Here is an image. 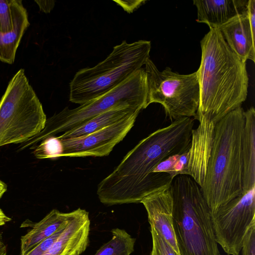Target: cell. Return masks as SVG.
Here are the masks:
<instances>
[{"instance_id":"19","label":"cell","mask_w":255,"mask_h":255,"mask_svg":"<svg viewBox=\"0 0 255 255\" xmlns=\"http://www.w3.org/2000/svg\"><path fill=\"white\" fill-rule=\"evenodd\" d=\"M143 110L139 106L127 103L117 104L107 111L83 123L78 127L57 136L59 138L78 137L98 131L125 118Z\"/></svg>"},{"instance_id":"29","label":"cell","mask_w":255,"mask_h":255,"mask_svg":"<svg viewBox=\"0 0 255 255\" xmlns=\"http://www.w3.org/2000/svg\"><path fill=\"white\" fill-rule=\"evenodd\" d=\"M6 189V185L1 180H0V199L1 198L3 194L5 192Z\"/></svg>"},{"instance_id":"15","label":"cell","mask_w":255,"mask_h":255,"mask_svg":"<svg viewBox=\"0 0 255 255\" xmlns=\"http://www.w3.org/2000/svg\"><path fill=\"white\" fill-rule=\"evenodd\" d=\"M249 0H194L197 9L196 21L219 28L248 10Z\"/></svg>"},{"instance_id":"7","label":"cell","mask_w":255,"mask_h":255,"mask_svg":"<svg viewBox=\"0 0 255 255\" xmlns=\"http://www.w3.org/2000/svg\"><path fill=\"white\" fill-rule=\"evenodd\" d=\"M42 105L20 69L12 77L0 101V147L23 143L44 128Z\"/></svg>"},{"instance_id":"18","label":"cell","mask_w":255,"mask_h":255,"mask_svg":"<svg viewBox=\"0 0 255 255\" xmlns=\"http://www.w3.org/2000/svg\"><path fill=\"white\" fill-rule=\"evenodd\" d=\"M245 123L242 140L243 193L255 187V110L244 112Z\"/></svg>"},{"instance_id":"25","label":"cell","mask_w":255,"mask_h":255,"mask_svg":"<svg viewBox=\"0 0 255 255\" xmlns=\"http://www.w3.org/2000/svg\"><path fill=\"white\" fill-rule=\"evenodd\" d=\"M66 226L60 229L51 236L43 240L26 255H43L59 238Z\"/></svg>"},{"instance_id":"26","label":"cell","mask_w":255,"mask_h":255,"mask_svg":"<svg viewBox=\"0 0 255 255\" xmlns=\"http://www.w3.org/2000/svg\"><path fill=\"white\" fill-rule=\"evenodd\" d=\"M40 10L45 13H49L53 9L55 1L53 0H35Z\"/></svg>"},{"instance_id":"24","label":"cell","mask_w":255,"mask_h":255,"mask_svg":"<svg viewBox=\"0 0 255 255\" xmlns=\"http://www.w3.org/2000/svg\"><path fill=\"white\" fill-rule=\"evenodd\" d=\"M242 249L243 255H255V221L247 231Z\"/></svg>"},{"instance_id":"3","label":"cell","mask_w":255,"mask_h":255,"mask_svg":"<svg viewBox=\"0 0 255 255\" xmlns=\"http://www.w3.org/2000/svg\"><path fill=\"white\" fill-rule=\"evenodd\" d=\"M244 112L242 107L238 108L215 124L205 179L201 187L211 212L243 194Z\"/></svg>"},{"instance_id":"21","label":"cell","mask_w":255,"mask_h":255,"mask_svg":"<svg viewBox=\"0 0 255 255\" xmlns=\"http://www.w3.org/2000/svg\"><path fill=\"white\" fill-rule=\"evenodd\" d=\"M33 152L38 159L60 157L62 145L60 139L56 136L48 137L41 140Z\"/></svg>"},{"instance_id":"11","label":"cell","mask_w":255,"mask_h":255,"mask_svg":"<svg viewBox=\"0 0 255 255\" xmlns=\"http://www.w3.org/2000/svg\"><path fill=\"white\" fill-rule=\"evenodd\" d=\"M30 25L21 0H0V61L13 63L21 38Z\"/></svg>"},{"instance_id":"27","label":"cell","mask_w":255,"mask_h":255,"mask_svg":"<svg viewBox=\"0 0 255 255\" xmlns=\"http://www.w3.org/2000/svg\"><path fill=\"white\" fill-rule=\"evenodd\" d=\"M11 220V219L7 216L0 208V227L3 226Z\"/></svg>"},{"instance_id":"13","label":"cell","mask_w":255,"mask_h":255,"mask_svg":"<svg viewBox=\"0 0 255 255\" xmlns=\"http://www.w3.org/2000/svg\"><path fill=\"white\" fill-rule=\"evenodd\" d=\"M198 121V127L192 131L188 171V175L201 187L212 150L216 124L204 117Z\"/></svg>"},{"instance_id":"28","label":"cell","mask_w":255,"mask_h":255,"mask_svg":"<svg viewBox=\"0 0 255 255\" xmlns=\"http://www.w3.org/2000/svg\"><path fill=\"white\" fill-rule=\"evenodd\" d=\"M0 255H7L6 247L0 234Z\"/></svg>"},{"instance_id":"23","label":"cell","mask_w":255,"mask_h":255,"mask_svg":"<svg viewBox=\"0 0 255 255\" xmlns=\"http://www.w3.org/2000/svg\"><path fill=\"white\" fill-rule=\"evenodd\" d=\"M180 154L171 155L160 162L153 170V173H166L173 179L177 176L175 166Z\"/></svg>"},{"instance_id":"12","label":"cell","mask_w":255,"mask_h":255,"mask_svg":"<svg viewBox=\"0 0 255 255\" xmlns=\"http://www.w3.org/2000/svg\"><path fill=\"white\" fill-rule=\"evenodd\" d=\"M140 203L146 209L150 226L160 234L177 255H180L173 227V199L170 185L149 194Z\"/></svg>"},{"instance_id":"5","label":"cell","mask_w":255,"mask_h":255,"mask_svg":"<svg viewBox=\"0 0 255 255\" xmlns=\"http://www.w3.org/2000/svg\"><path fill=\"white\" fill-rule=\"evenodd\" d=\"M150 41L124 40L103 61L76 73L69 84V101L80 105L100 97L126 81L149 59Z\"/></svg>"},{"instance_id":"16","label":"cell","mask_w":255,"mask_h":255,"mask_svg":"<svg viewBox=\"0 0 255 255\" xmlns=\"http://www.w3.org/2000/svg\"><path fill=\"white\" fill-rule=\"evenodd\" d=\"M231 49L243 62H255V39L253 38L248 10L219 28Z\"/></svg>"},{"instance_id":"9","label":"cell","mask_w":255,"mask_h":255,"mask_svg":"<svg viewBox=\"0 0 255 255\" xmlns=\"http://www.w3.org/2000/svg\"><path fill=\"white\" fill-rule=\"evenodd\" d=\"M255 216V187L211 212L216 242L228 255H239Z\"/></svg>"},{"instance_id":"4","label":"cell","mask_w":255,"mask_h":255,"mask_svg":"<svg viewBox=\"0 0 255 255\" xmlns=\"http://www.w3.org/2000/svg\"><path fill=\"white\" fill-rule=\"evenodd\" d=\"M173 227L180 255H220L211 210L201 187L189 175H179L170 184Z\"/></svg>"},{"instance_id":"6","label":"cell","mask_w":255,"mask_h":255,"mask_svg":"<svg viewBox=\"0 0 255 255\" xmlns=\"http://www.w3.org/2000/svg\"><path fill=\"white\" fill-rule=\"evenodd\" d=\"M148 86L144 68L138 70L121 84L92 101L70 109L65 107L46 120L43 129L26 142L27 146L34 148L38 142L78 127L117 104L127 103L144 109L148 106Z\"/></svg>"},{"instance_id":"14","label":"cell","mask_w":255,"mask_h":255,"mask_svg":"<svg viewBox=\"0 0 255 255\" xmlns=\"http://www.w3.org/2000/svg\"><path fill=\"white\" fill-rule=\"evenodd\" d=\"M89 212L80 208L51 247L43 255H80L89 244Z\"/></svg>"},{"instance_id":"22","label":"cell","mask_w":255,"mask_h":255,"mask_svg":"<svg viewBox=\"0 0 255 255\" xmlns=\"http://www.w3.org/2000/svg\"><path fill=\"white\" fill-rule=\"evenodd\" d=\"M152 247L150 255H177L172 247L160 234L150 226Z\"/></svg>"},{"instance_id":"2","label":"cell","mask_w":255,"mask_h":255,"mask_svg":"<svg viewBox=\"0 0 255 255\" xmlns=\"http://www.w3.org/2000/svg\"><path fill=\"white\" fill-rule=\"evenodd\" d=\"M200 44L201 60L196 71L200 98L194 120L204 117L216 124L247 99L246 62L231 49L219 28L210 29Z\"/></svg>"},{"instance_id":"17","label":"cell","mask_w":255,"mask_h":255,"mask_svg":"<svg viewBox=\"0 0 255 255\" xmlns=\"http://www.w3.org/2000/svg\"><path fill=\"white\" fill-rule=\"evenodd\" d=\"M74 214L75 210L68 213L61 212L57 209L51 210L21 237L20 255H26L43 240L66 226Z\"/></svg>"},{"instance_id":"1","label":"cell","mask_w":255,"mask_h":255,"mask_svg":"<svg viewBox=\"0 0 255 255\" xmlns=\"http://www.w3.org/2000/svg\"><path fill=\"white\" fill-rule=\"evenodd\" d=\"M194 119L182 118L141 140L98 185L97 194L107 206L139 203L149 194L170 185L166 173H153L169 156L189 150Z\"/></svg>"},{"instance_id":"10","label":"cell","mask_w":255,"mask_h":255,"mask_svg":"<svg viewBox=\"0 0 255 255\" xmlns=\"http://www.w3.org/2000/svg\"><path fill=\"white\" fill-rule=\"evenodd\" d=\"M139 112L85 136L59 138L61 157H102L109 155L133 127ZM58 137V136H57Z\"/></svg>"},{"instance_id":"8","label":"cell","mask_w":255,"mask_h":255,"mask_svg":"<svg viewBox=\"0 0 255 255\" xmlns=\"http://www.w3.org/2000/svg\"><path fill=\"white\" fill-rule=\"evenodd\" d=\"M144 65L148 106L154 103L161 104L171 122L185 117L194 119L200 98L197 72L182 75L168 67L160 71L150 58Z\"/></svg>"},{"instance_id":"20","label":"cell","mask_w":255,"mask_h":255,"mask_svg":"<svg viewBox=\"0 0 255 255\" xmlns=\"http://www.w3.org/2000/svg\"><path fill=\"white\" fill-rule=\"evenodd\" d=\"M112 239L104 244L94 255H130L134 251L136 239L119 228L111 230Z\"/></svg>"}]
</instances>
